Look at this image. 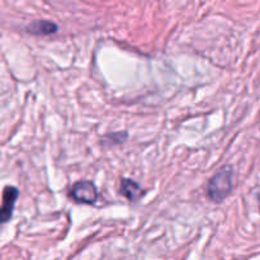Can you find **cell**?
Returning a JSON list of instances; mask_svg holds the SVG:
<instances>
[{
	"mask_svg": "<svg viewBox=\"0 0 260 260\" xmlns=\"http://www.w3.org/2000/svg\"><path fill=\"white\" fill-rule=\"evenodd\" d=\"M258 200H259V202H260V194H258Z\"/></svg>",
	"mask_w": 260,
	"mask_h": 260,
	"instance_id": "7",
	"label": "cell"
},
{
	"mask_svg": "<svg viewBox=\"0 0 260 260\" xmlns=\"http://www.w3.org/2000/svg\"><path fill=\"white\" fill-rule=\"evenodd\" d=\"M58 30V25L52 20L38 19L33 20L25 27V32L33 36H50Z\"/></svg>",
	"mask_w": 260,
	"mask_h": 260,
	"instance_id": "5",
	"label": "cell"
},
{
	"mask_svg": "<svg viewBox=\"0 0 260 260\" xmlns=\"http://www.w3.org/2000/svg\"><path fill=\"white\" fill-rule=\"evenodd\" d=\"M127 139H128V134L126 131L111 132V134H107L102 137L101 145L104 147H113L123 144Z\"/></svg>",
	"mask_w": 260,
	"mask_h": 260,
	"instance_id": "6",
	"label": "cell"
},
{
	"mask_svg": "<svg viewBox=\"0 0 260 260\" xmlns=\"http://www.w3.org/2000/svg\"><path fill=\"white\" fill-rule=\"evenodd\" d=\"M119 193L123 197H126L129 202L135 203L141 200L142 196L145 194V190L135 180L128 179V178H122L121 185H119Z\"/></svg>",
	"mask_w": 260,
	"mask_h": 260,
	"instance_id": "4",
	"label": "cell"
},
{
	"mask_svg": "<svg viewBox=\"0 0 260 260\" xmlns=\"http://www.w3.org/2000/svg\"><path fill=\"white\" fill-rule=\"evenodd\" d=\"M234 169L230 165L221 168L215 175L210 179L207 185L208 200L215 203H221L225 198L229 197L234 188L233 183Z\"/></svg>",
	"mask_w": 260,
	"mask_h": 260,
	"instance_id": "1",
	"label": "cell"
},
{
	"mask_svg": "<svg viewBox=\"0 0 260 260\" xmlns=\"http://www.w3.org/2000/svg\"><path fill=\"white\" fill-rule=\"evenodd\" d=\"M19 197V189L14 185H7L3 189L2 206H0V225L9 222L13 217L15 202Z\"/></svg>",
	"mask_w": 260,
	"mask_h": 260,
	"instance_id": "3",
	"label": "cell"
},
{
	"mask_svg": "<svg viewBox=\"0 0 260 260\" xmlns=\"http://www.w3.org/2000/svg\"><path fill=\"white\" fill-rule=\"evenodd\" d=\"M69 196L78 203L93 205L98 200V190L93 182L80 180V182L74 183L73 187L69 190Z\"/></svg>",
	"mask_w": 260,
	"mask_h": 260,
	"instance_id": "2",
	"label": "cell"
}]
</instances>
